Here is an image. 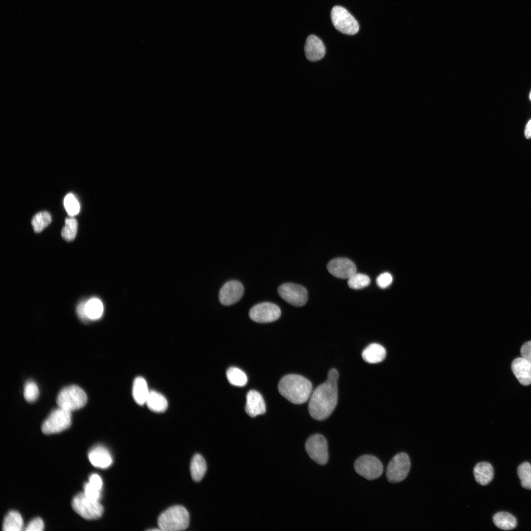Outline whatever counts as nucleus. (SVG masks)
Masks as SVG:
<instances>
[{"mask_svg":"<svg viewBox=\"0 0 531 531\" xmlns=\"http://www.w3.org/2000/svg\"><path fill=\"white\" fill-rule=\"evenodd\" d=\"M24 396L25 400L30 403L36 400L39 396V389L36 384L32 381H29L24 385Z\"/></svg>","mask_w":531,"mask_h":531,"instance_id":"nucleus-33","label":"nucleus"},{"mask_svg":"<svg viewBox=\"0 0 531 531\" xmlns=\"http://www.w3.org/2000/svg\"><path fill=\"white\" fill-rule=\"evenodd\" d=\"M493 521L498 528L503 530H511L517 525V521L514 516L508 512H499L496 513Z\"/></svg>","mask_w":531,"mask_h":531,"instance_id":"nucleus-24","label":"nucleus"},{"mask_svg":"<svg viewBox=\"0 0 531 531\" xmlns=\"http://www.w3.org/2000/svg\"><path fill=\"white\" fill-rule=\"evenodd\" d=\"M304 51L306 57L309 60L316 61L324 57L325 48L319 37L314 35H310L306 39Z\"/></svg>","mask_w":531,"mask_h":531,"instance_id":"nucleus-15","label":"nucleus"},{"mask_svg":"<svg viewBox=\"0 0 531 531\" xmlns=\"http://www.w3.org/2000/svg\"><path fill=\"white\" fill-rule=\"evenodd\" d=\"M77 228L78 223L75 218L73 217L66 218L65 225L61 232L62 238L67 241L73 240L76 236Z\"/></svg>","mask_w":531,"mask_h":531,"instance_id":"nucleus-29","label":"nucleus"},{"mask_svg":"<svg viewBox=\"0 0 531 531\" xmlns=\"http://www.w3.org/2000/svg\"><path fill=\"white\" fill-rule=\"evenodd\" d=\"M520 352L522 357L531 364V341L522 345Z\"/></svg>","mask_w":531,"mask_h":531,"instance_id":"nucleus-37","label":"nucleus"},{"mask_svg":"<svg viewBox=\"0 0 531 531\" xmlns=\"http://www.w3.org/2000/svg\"><path fill=\"white\" fill-rule=\"evenodd\" d=\"M23 528V521L20 514L16 511H10L5 516L2 524L4 531H20Z\"/></svg>","mask_w":531,"mask_h":531,"instance_id":"nucleus-25","label":"nucleus"},{"mask_svg":"<svg viewBox=\"0 0 531 531\" xmlns=\"http://www.w3.org/2000/svg\"><path fill=\"white\" fill-rule=\"evenodd\" d=\"M329 272L340 279H349L356 272L355 264L345 258H337L330 261L327 265Z\"/></svg>","mask_w":531,"mask_h":531,"instance_id":"nucleus-14","label":"nucleus"},{"mask_svg":"<svg viewBox=\"0 0 531 531\" xmlns=\"http://www.w3.org/2000/svg\"><path fill=\"white\" fill-rule=\"evenodd\" d=\"M354 470L361 476L368 480L379 477L383 472V465L376 456L366 454L358 458L355 461Z\"/></svg>","mask_w":531,"mask_h":531,"instance_id":"nucleus-8","label":"nucleus"},{"mask_svg":"<svg viewBox=\"0 0 531 531\" xmlns=\"http://www.w3.org/2000/svg\"><path fill=\"white\" fill-rule=\"evenodd\" d=\"M189 524L187 510L181 505L172 506L159 516L158 525L163 531H179L186 529Z\"/></svg>","mask_w":531,"mask_h":531,"instance_id":"nucleus-3","label":"nucleus"},{"mask_svg":"<svg viewBox=\"0 0 531 531\" xmlns=\"http://www.w3.org/2000/svg\"><path fill=\"white\" fill-rule=\"evenodd\" d=\"M385 356V349L383 346L377 343L370 344L364 349L362 353V356L364 360L372 364L382 361Z\"/></svg>","mask_w":531,"mask_h":531,"instance_id":"nucleus-19","label":"nucleus"},{"mask_svg":"<svg viewBox=\"0 0 531 531\" xmlns=\"http://www.w3.org/2000/svg\"><path fill=\"white\" fill-rule=\"evenodd\" d=\"M44 523L40 518H36L31 520L26 527L27 531H42L44 529Z\"/></svg>","mask_w":531,"mask_h":531,"instance_id":"nucleus-36","label":"nucleus"},{"mask_svg":"<svg viewBox=\"0 0 531 531\" xmlns=\"http://www.w3.org/2000/svg\"><path fill=\"white\" fill-rule=\"evenodd\" d=\"M512 371L518 380L524 385L531 384V364L521 357L515 358L511 364Z\"/></svg>","mask_w":531,"mask_h":531,"instance_id":"nucleus-18","label":"nucleus"},{"mask_svg":"<svg viewBox=\"0 0 531 531\" xmlns=\"http://www.w3.org/2000/svg\"><path fill=\"white\" fill-rule=\"evenodd\" d=\"M525 135L527 139L531 138V119L529 121L526 126Z\"/></svg>","mask_w":531,"mask_h":531,"instance_id":"nucleus-40","label":"nucleus"},{"mask_svg":"<svg viewBox=\"0 0 531 531\" xmlns=\"http://www.w3.org/2000/svg\"><path fill=\"white\" fill-rule=\"evenodd\" d=\"M146 404L149 409L156 413L164 412L168 405L166 398L161 393L154 390H150Z\"/></svg>","mask_w":531,"mask_h":531,"instance_id":"nucleus-22","label":"nucleus"},{"mask_svg":"<svg viewBox=\"0 0 531 531\" xmlns=\"http://www.w3.org/2000/svg\"><path fill=\"white\" fill-rule=\"evenodd\" d=\"M52 221L51 214L47 211L36 213L31 219V225L35 233H40L49 225Z\"/></svg>","mask_w":531,"mask_h":531,"instance_id":"nucleus-28","label":"nucleus"},{"mask_svg":"<svg viewBox=\"0 0 531 531\" xmlns=\"http://www.w3.org/2000/svg\"><path fill=\"white\" fill-rule=\"evenodd\" d=\"M281 312L276 304L265 302L254 305L249 311V316L252 321L260 323L272 322L278 320Z\"/></svg>","mask_w":531,"mask_h":531,"instance_id":"nucleus-12","label":"nucleus"},{"mask_svg":"<svg viewBox=\"0 0 531 531\" xmlns=\"http://www.w3.org/2000/svg\"><path fill=\"white\" fill-rule=\"evenodd\" d=\"M244 293L242 284L237 280L226 282L220 289L219 300L224 305H231L238 302Z\"/></svg>","mask_w":531,"mask_h":531,"instance_id":"nucleus-13","label":"nucleus"},{"mask_svg":"<svg viewBox=\"0 0 531 531\" xmlns=\"http://www.w3.org/2000/svg\"><path fill=\"white\" fill-rule=\"evenodd\" d=\"M71 424V412L58 407L54 410L45 420L41 430L45 434H55L66 429Z\"/></svg>","mask_w":531,"mask_h":531,"instance_id":"nucleus-7","label":"nucleus"},{"mask_svg":"<svg viewBox=\"0 0 531 531\" xmlns=\"http://www.w3.org/2000/svg\"><path fill=\"white\" fill-rule=\"evenodd\" d=\"M331 19L334 27L339 31L348 35H354L359 30L357 21L345 8L334 6L331 11Z\"/></svg>","mask_w":531,"mask_h":531,"instance_id":"nucleus-6","label":"nucleus"},{"mask_svg":"<svg viewBox=\"0 0 531 531\" xmlns=\"http://www.w3.org/2000/svg\"><path fill=\"white\" fill-rule=\"evenodd\" d=\"M86 315L88 320H96L103 314L104 307L100 299L92 297L86 300L85 306Z\"/></svg>","mask_w":531,"mask_h":531,"instance_id":"nucleus-23","label":"nucleus"},{"mask_svg":"<svg viewBox=\"0 0 531 531\" xmlns=\"http://www.w3.org/2000/svg\"><path fill=\"white\" fill-rule=\"evenodd\" d=\"M206 470L204 458L199 454H195L190 464V472L192 479L196 482L201 480Z\"/></svg>","mask_w":531,"mask_h":531,"instance_id":"nucleus-26","label":"nucleus"},{"mask_svg":"<svg viewBox=\"0 0 531 531\" xmlns=\"http://www.w3.org/2000/svg\"><path fill=\"white\" fill-rule=\"evenodd\" d=\"M518 475L522 487L531 489V465L527 462L520 464L517 470Z\"/></svg>","mask_w":531,"mask_h":531,"instance_id":"nucleus-30","label":"nucleus"},{"mask_svg":"<svg viewBox=\"0 0 531 531\" xmlns=\"http://www.w3.org/2000/svg\"><path fill=\"white\" fill-rule=\"evenodd\" d=\"M473 473L475 480L482 485L489 483L493 478L494 470L492 466L486 462L477 463L474 468Z\"/></svg>","mask_w":531,"mask_h":531,"instance_id":"nucleus-20","label":"nucleus"},{"mask_svg":"<svg viewBox=\"0 0 531 531\" xmlns=\"http://www.w3.org/2000/svg\"><path fill=\"white\" fill-rule=\"evenodd\" d=\"M58 407L72 412L83 407L87 402V396L80 387L71 385L63 388L57 398Z\"/></svg>","mask_w":531,"mask_h":531,"instance_id":"nucleus-4","label":"nucleus"},{"mask_svg":"<svg viewBox=\"0 0 531 531\" xmlns=\"http://www.w3.org/2000/svg\"><path fill=\"white\" fill-rule=\"evenodd\" d=\"M245 410L247 414L252 417L265 413L266 404L259 392L251 390L247 393Z\"/></svg>","mask_w":531,"mask_h":531,"instance_id":"nucleus-16","label":"nucleus"},{"mask_svg":"<svg viewBox=\"0 0 531 531\" xmlns=\"http://www.w3.org/2000/svg\"><path fill=\"white\" fill-rule=\"evenodd\" d=\"M393 278L388 272L381 274L377 278V285L381 288L384 289L388 287L392 283Z\"/></svg>","mask_w":531,"mask_h":531,"instance_id":"nucleus-35","label":"nucleus"},{"mask_svg":"<svg viewBox=\"0 0 531 531\" xmlns=\"http://www.w3.org/2000/svg\"><path fill=\"white\" fill-rule=\"evenodd\" d=\"M88 457L93 466L102 469L109 467L113 463L109 451L102 445H97L91 448L88 452Z\"/></svg>","mask_w":531,"mask_h":531,"instance_id":"nucleus-17","label":"nucleus"},{"mask_svg":"<svg viewBox=\"0 0 531 531\" xmlns=\"http://www.w3.org/2000/svg\"><path fill=\"white\" fill-rule=\"evenodd\" d=\"M370 283V279L367 275L356 272L351 276L348 281L349 287L354 290L364 288L368 286Z\"/></svg>","mask_w":531,"mask_h":531,"instance_id":"nucleus-31","label":"nucleus"},{"mask_svg":"<svg viewBox=\"0 0 531 531\" xmlns=\"http://www.w3.org/2000/svg\"><path fill=\"white\" fill-rule=\"evenodd\" d=\"M530 98L531 100V92L530 94Z\"/></svg>","mask_w":531,"mask_h":531,"instance_id":"nucleus-41","label":"nucleus"},{"mask_svg":"<svg viewBox=\"0 0 531 531\" xmlns=\"http://www.w3.org/2000/svg\"><path fill=\"white\" fill-rule=\"evenodd\" d=\"M89 482L94 487L100 490H102L103 482L101 478L98 474L96 473L91 474L89 477Z\"/></svg>","mask_w":531,"mask_h":531,"instance_id":"nucleus-38","label":"nucleus"},{"mask_svg":"<svg viewBox=\"0 0 531 531\" xmlns=\"http://www.w3.org/2000/svg\"><path fill=\"white\" fill-rule=\"evenodd\" d=\"M84 490L88 498L98 501L100 500L101 490L92 486L89 482L84 484Z\"/></svg>","mask_w":531,"mask_h":531,"instance_id":"nucleus-34","label":"nucleus"},{"mask_svg":"<svg viewBox=\"0 0 531 531\" xmlns=\"http://www.w3.org/2000/svg\"><path fill=\"white\" fill-rule=\"evenodd\" d=\"M146 380L141 377H137L132 387V395L135 402L140 405L146 404L149 393Z\"/></svg>","mask_w":531,"mask_h":531,"instance_id":"nucleus-21","label":"nucleus"},{"mask_svg":"<svg viewBox=\"0 0 531 531\" xmlns=\"http://www.w3.org/2000/svg\"><path fill=\"white\" fill-rule=\"evenodd\" d=\"M279 296L288 303L295 306H302L308 299L306 289L300 285L286 283L282 284L278 289Z\"/></svg>","mask_w":531,"mask_h":531,"instance_id":"nucleus-11","label":"nucleus"},{"mask_svg":"<svg viewBox=\"0 0 531 531\" xmlns=\"http://www.w3.org/2000/svg\"><path fill=\"white\" fill-rule=\"evenodd\" d=\"M305 450L310 458L321 465L326 464L328 460L327 441L321 434L311 436L305 444Z\"/></svg>","mask_w":531,"mask_h":531,"instance_id":"nucleus-9","label":"nucleus"},{"mask_svg":"<svg viewBox=\"0 0 531 531\" xmlns=\"http://www.w3.org/2000/svg\"><path fill=\"white\" fill-rule=\"evenodd\" d=\"M63 204L69 215L73 216L79 213L80 208V204L73 194L68 193L65 196Z\"/></svg>","mask_w":531,"mask_h":531,"instance_id":"nucleus-32","label":"nucleus"},{"mask_svg":"<svg viewBox=\"0 0 531 531\" xmlns=\"http://www.w3.org/2000/svg\"><path fill=\"white\" fill-rule=\"evenodd\" d=\"M72 506L77 513L87 520L99 518L104 511L103 507L98 501L88 498L84 492L80 493L74 497Z\"/></svg>","mask_w":531,"mask_h":531,"instance_id":"nucleus-5","label":"nucleus"},{"mask_svg":"<svg viewBox=\"0 0 531 531\" xmlns=\"http://www.w3.org/2000/svg\"><path fill=\"white\" fill-rule=\"evenodd\" d=\"M226 376L229 383L235 386H242L247 382L246 375L237 367L229 368L226 372Z\"/></svg>","mask_w":531,"mask_h":531,"instance_id":"nucleus-27","label":"nucleus"},{"mask_svg":"<svg viewBox=\"0 0 531 531\" xmlns=\"http://www.w3.org/2000/svg\"><path fill=\"white\" fill-rule=\"evenodd\" d=\"M411 467L408 455L404 452L395 455L389 463L386 469V477L388 481L396 483L403 480L407 476Z\"/></svg>","mask_w":531,"mask_h":531,"instance_id":"nucleus-10","label":"nucleus"},{"mask_svg":"<svg viewBox=\"0 0 531 531\" xmlns=\"http://www.w3.org/2000/svg\"><path fill=\"white\" fill-rule=\"evenodd\" d=\"M86 300L81 301L77 305L76 311L79 318L84 322L88 321L86 315L85 306Z\"/></svg>","mask_w":531,"mask_h":531,"instance_id":"nucleus-39","label":"nucleus"},{"mask_svg":"<svg viewBox=\"0 0 531 531\" xmlns=\"http://www.w3.org/2000/svg\"><path fill=\"white\" fill-rule=\"evenodd\" d=\"M279 393L293 404H301L306 402L312 392L311 382L297 374H289L283 377L278 384Z\"/></svg>","mask_w":531,"mask_h":531,"instance_id":"nucleus-2","label":"nucleus"},{"mask_svg":"<svg viewBox=\"0 0 531 531\" xmlns=\"http://www.w3.org/2000/svg\"><path fill=\"white\" fill-rule=\"evenodd\" d=\"M338 373L330 369L327 380L312 391L309 398L308 410L313 418L322 420L327 418L335 408L338 401Z\"/></svg>","mask_w":531,"mask_h":531,"instance_id":"nucleus-1","label":"nucleus"}]
</instances>
